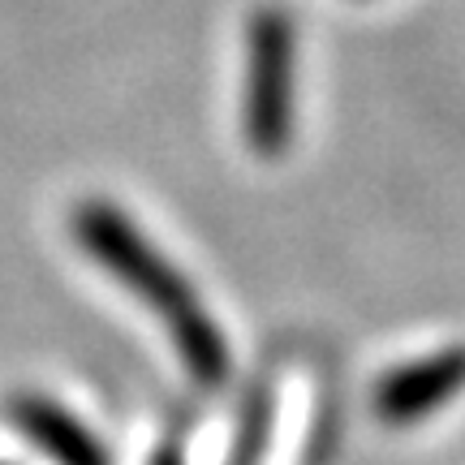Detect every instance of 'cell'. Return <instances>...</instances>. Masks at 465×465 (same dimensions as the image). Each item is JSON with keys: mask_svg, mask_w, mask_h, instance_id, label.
<instances>
[{"mask_svg": "<svg viewBox=\"0 0 465 465\" xmlns=\"http://www.w3.org/2000/svg\"><path fill=\"white\" fill-rule=\"evenodd\" d=\"M69 229H74V242L116 284H125L151 315L164 319L177 358H182L185 371L203 388H216V383L229 380V366H232L229 341L216 328V319L207 315V306L194 293V284L168 263L164 250L155 246L116 203L83 199L74 207V216H69Z\"/></svg>", "mask_w": 465, "mask_h": 465, "instance_id": "6da1fadb", "label": "cell"}, {"mask_svg": "<svg viewBox=\"0 0 465 465\" xmlns=\"http://www.w3.org/2000/svg\"><path fill=\"white\" fill-rule=\"evenodd\" d=\"M298 130V26L267 5L246 26V78H242V138L259 160L289 151Z\"/></svg>", "mask_w": 465, "mask_h": 465, "instance_id": "7a4b0ae2", "label": "cell"}, {"mask_svg": "<svg viewBox=\"0 0 465 465\" xmlns=\"http://www.w3.org/2000/svg\"><path fill=\"white\" fill-rule=\"evenodd\" d=\"M465 388V349H440L431 358H418L410 366L388 371L383 383L375 388V410L383 422H422L427 414H435L440 405H449L457 392Z\"/></svg>", "mask_w": 465, "mask_h": 465, "instance_id": "3957f363", "label": "cell"}, {"mask_svg": "<svg viewBox=\"0 0 465 465\" xmlns=\"http://www.w3.org/2000/svg\"><path fill=\"white\" fill-rule=\"evenodd\" d=\"M9 414L56 465H108L104 444L69 414L65 405H56L48 397H17L9 405Z\"/></svg>", "mask_w": 465, "mask_h": 465, "instance_id": "277c9868", "label": "cell"}]
</instances>
